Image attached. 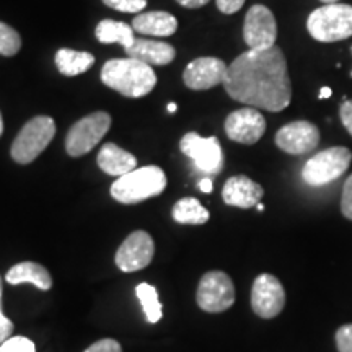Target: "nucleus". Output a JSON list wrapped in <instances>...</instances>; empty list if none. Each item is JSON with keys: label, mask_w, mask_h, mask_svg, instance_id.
Masks as SVG:
<instances>
[{"label": "nucleus", "mask_w": 352, "mask_h": 352, "mask_svg": "<svg viewBox=\"0 0 352 352\" xmlns=\"http://www.w3.org/2000/svg\"><path fill=\"white\" fill-rule=\"evenodd\" d=\"M223 87L233 100L271 113L283 111L292 100L287 63L277 46L236 57L228 65Z\"/></svg>", "instance_id": "1"}, {"label": "nucleus", "mask_w": 352, "mask_h": 352, "mask_svg": "<svg viewBox=\"0 0 352 352\" xmlns=\"http://www.w3.org/2000/svg\"><path fill=\"white\" fill-rule=\"evenodd\" d=\"M101 80L104 85L127 98H140L153 90L157 76L152 65L126 57V59L108 60L101 69Z\"/></svg>", "instance_id": "2"}, {"label": "nucleus", "mask_w": 352, "mask_h": 352, "mask_svg": "<svg viewBox=\"0 0 352 352\" xmlns=\"http://www.w3.org/2000/svg\"><path fill=\"white\" fill-rule=\"evenodd\" d=\"M166 175L160 166L147 165L120 176L113 183L111 196L121 204H138L165 191Z\"/></svg>", "instance_id": "3"}, {"label": "nucleus", "mask_w": 352, "mask_h": 352, "mask_svg": "<svg viewBox=\"0 0 352 352\" xmlns=\"http://www.w3.org/2000/svg\"><path fill=\"white\" fill-rule=\"evenodd\" d=\"M310 36L320 43H336L352 36V7L327 3L310 13L307 20Z\"/></svg>", "instance_id": "4"}, {"label": "nucleus", "mask_w": 352, "mask_h": 352, "mask_svg": "<svg viewBox=\"0 0 352 352\" xmlns=\"http://www.w3.org/2000/svg\"><path fill=\"white\" fill-rule=\"evenodd\" d=\"M56 135V122L50 116H36L21 127L12 144L10 155L16 164L28 165L41 155V152Z\"/></svg>", "instance_id": "5"}, {"label": "nucleus", "mask_w": 352, "mask_h": 352, "mask_svg": "<svg viewBox=\"0 0 352 352\" xmlns=\"http://www.w3.org/2000/svg\"><path fill=\"white\" fill-rule=\"evenodd\" d=\"M352 162V153L346 147H329L321 151L307 162L302 178L308 186H324L336 182L346 173Z\"/></svg>", "instance_id": "6"}, {"label": "nucleus", "mask_w": 352, "mask_h": 352, "mask_svg": "<svg viewBox=\"0 0 352 352\" xmlns=\"http://www.w3.org/2000/svg\"><path fill=\"white\" fill-rule=\"evenodd\" d=\"M111 127V116L104 111L91 113L70 127L65 151L70 157H82L95 148Z\"/></svg>", "instance_id": "7"}, {"label": "nucleus", "mask_w": 352, "mask_h": 352, "mask_svg": "<svg viewBox=\"0 0 352 352\" xmlns=\"http://www.w3.org/2000/svg\"><path fill=\"white\" fill-rule=\"evenodd\" d=\"M196 302L208 314L228 310L235 303V287L228 274L222 271L206 272L197 285Z\"/></svg>", "instance_id": "8"}, {"label": "nucleus", "mask_w": 352, "mask_h": 352, "mask_svg": "<svg viewBox=\"0 0 352 352\" xmlns=\"http://www.w3.org/2000/svg\"><path fill=\"white\" fill-rule=\"evenodd\" d=\"M179 148L195 162L197 170L208 175H217L222 171L223 153L217 138H201L196 132H188L179 142Z\"/></svg>", "instance_id": "9"}, {"label": "nucleus", "mask_w": 352, "mask_h": 352, "mask_svg": "<svg viewBox=\"0 0 352 352\" xmlns=\"http://www.w3.org/2000/svg\"><path fill=\"white\" fill-rule=\"evenodd\" d=\"M243 38L250 50L261 51L276 46L277 25L272 12L264 6H253L246 12Z\"/></svg>", "instance_id": "10"}, {"label": "nucleus", "mask_w": 352, "mask_h": 352, "mask_svg": "<svg viewBox=\"0 0 352 352\" xmlns=\"http://www.w3.org/2000/svg\"><path fill=\"white\" fill-rule=\"evenodd\" d=\"M285 305V290L272 274H259L253 283L252 308L261 318H276Z\"/></svg>", "instance_id": "11"}, {"label": "nucleus", "mask_w": 352, "mask_h": 352, "mask_svg": "<svg viewBox=\"0 0 352 352\" xmlns=\"http://www.w3.org/2000/svg\"><path fill=\"white\" fill-rule=\"evenodd\" d=\"M320 144V129L310 121H294L280 127L276 145L289 155H307Z\"/></svg>", "instance_id": "12"}, {"label": "nucleus", "mask_w": 352, "mask_h": 352, "mask_svg": "<svg viewBox=\"0 0 352 352\" xmlns=\"http://www.w3.org/2000/svg\"><path fill=\"white\" fill-rule=\"evenodd\" d=\"M155 254V243L147 232H132L122 241L116 253V266L124 272H134L147 267Z\"/></svg>", "instance_id": "13"}, {"label": "nucleus", "mask_w": 352, "mask_h": 352, "mask_svg": "<svg viewBox=\"0 0 352 352\" xmlns=\"http://www.w3.org/2000/svg\"><path fill=\"white\" fill-rule=\"evenodd\" d=\"M266 132V120L256 108H241L226 120V134L233 142L253 145Z\"/></svg>", "instance_id": "14"}, {"label": "nucleus", "mask_w": 352, "mask_h": 352, "mask_svg": "<svg viewBox=\"0 0 352 352\" xmlns=\"http://www.w3.org/2000/svg\"><path fill=\"white\" fill-rule=\"evenodd\" d=\"M228 65L217 57H199L184 69L183 82L191 90H209L223 83Z\"/></svg>", "instance_id": "15"}, {"label": "nucleus", "mask_w": 352, "mask_h": 352, "mask_svg": "<svg viewBox=\"0 0 352 352\" xmlns=\"http://www.w3.org/2000/svg\"><path fill=\"white\" fill-rule=\"evenodd\" d=\"M263 196L264 189L256 182H253V179H250L248 176L243 175L228 178L222 189L223 202L240 209L254 208V206L259 204Z\"/></svg>", "instance_id": "16"}, {"label": "nucleus", "mask_w": 352, "mask_h": 352, "mask_svg": "<svg viewBox=\"0 0 352 352\" xmlns=\"http://www.w3.org/2000/svg\"><path fill=\"white\" fill-rule=\"evenodd\" d=\"M126 54L148 65H166L175 59L176 51L168 43L135 38L134 44L126 50Z\"/></svg>", "instance_id": "17"}, {"label": "nucleus", "mask_w": 352, "mask_h": 352, "mask_svg": "<svg viewBox=\"0 0 352 352\" xmlns=\"http://www.w3.org/2000/svg\"><path fill=\"white\" fill-rule=\"evenodd\" d=\"M96 162H98V166L104 173L111 176H122L138 168L135 157L113 142L104 144L101 147Z\"/></svg>", "instance_id": "18"}, {"label": "nucleus", "mask_w": 352, "mask_h": 352, "mask_svg": "<svg viewBox=\"0 0 352 352\" xmlns=\"http://www.w3.org/2000/svg\"><path fill=\"white\" fill-rule=\"evenodd\" d=\"M132 28L148 36H171L178 30V20L168 12H145L135 16Z\"/></svg>", "instance_id": "19"}, {"label": "nucleus", "mask_w": 352, "mask_h": 352, "mask_svg": "<svg viewBox=\"0 0 352 352\" xmlns=\"http://www.w3.org/2000/svg\"><path fill=\"white\" fill-rule=\"evenodd\" d=\"M6 280L12 285L33 284L39 290H50L52 287V279L50 271L34 261H23L12 266L6 274Z\"/></svg>", "instance_id": "20"}, {"label": "nucleus", "mask_w": 352, "mask_h": 352, "mask_svg": "<svg viewBox=\"0 0 352 352\" xmlns=\"http://www.w3.org/2000/svg\"><path fill=\"white\" fill-rule=\"evenodd\" d=\"M96 39L103 44H113L118 43L121 44L124 50L134 44V28L131 25L122 23V21H114V20H101L98 26H96Z\"/></svg>", "instance_id": "21"}, {"label": "nucleus", "mask_w": 352, "mask_h": 352, "mask_svg": "<svg viewBox=\"0 0 352 352\" xmlns=\"http://www.w3.org/2000/svg\"><path fill=\"white\" fill-rule=\"evenodd\" d=\"M95 64V56L90 52L59 50L56 54V65L63 76L76 77L78 74L87 72Z\"/></svg>", "instance_id": "22"}, {"label": "nucleus", "mask_w": 352, "mask_h": 352, "mask_svg": "<svg viewBox=\"0 0 352 352\" xmlns=\"http://www.w3.org/2000/svg\"><path fill=\"white\" fill-rule=\"evenodd\" d=\"M175 222L184 226H202L209 220V210L201 204L196 197H183L173 208Z\"/></svg>", "instance_id": "23"}, {"label": "nucleus", "mask_w": 352, "mask_h": 352, "mask_svg": "<svg viewBox=\"0 0 352 352\" xmlns=\"http://www.w3.org/2000/svg\"><path fill=\"white\" fill-rule=\"evenodd\" d=\"M135 294H138L140 305L144 308V314H145V320L148 323H157V321L162 320V303L160 298H158V292L153 285L142 283L135 287Z\"/></svg>", "instance_id": "24"}, {"label": "nucleus", "mask_w": 352, "mask_h": 352, "mask_svg": "<svg viewBox=\"0 0 352 352\" xmlns=\"http://www.w3.org/2000/svg\"><path fill=\"white\" fill-rule=\"evenodd\" d=\"M21 38L16 30L0 21V54L12 57L20 51Z\"/></svg>", "instance_id": "25"}, {"label": "nucleus", "mask_w": 352, "mask_h": 352, "mask_svg": "<svg viewBox=\"0 0 352 352\" xmlns=\"http://www.w3.org/2000/svg\"><path fill=\"white\" fill-rule=\"evenodd\" d=\"M0 352H36V346L25 336H10L0 344Z\"/></svg>", "instance_id": "26"}, {"label": "nucleus", "mask_w": 352, "mask_h": 352, "mask_svg": "<svg viewBox=\"0 0 352 352\" xmlns=\"http://www.w3.org/2000/svg\"><path fill=\"white\" fill-rule=\"evenodd\" d=\"M103 3L114 10L126 13L140 12L147 7V0H103Z\"/></svg>", "instance_id": "27"}, {"label": "nucleus", "mask_w": 352, "mask_h": 352, "mask_svg": "<svg viewBox=\"0 0 352 352\" xmlns=\"http://www.w3.org/2000/svg\"><path fill=\"white\" fill-rule=\"evenodd\" d=\"M336 346L340 352H352V324H344L338 329Z\"/></svg>", "instance_id": "28"}, {"label": "nucleus", "mask_w": 352, "mask_h": 352, "mask_svg": "<svg viewBox=\"0 0 352 352\" xmlns=\"http://www.w3.org/2000/svg\"><path fill=\"white\" fill-rule=\"evenodd\" d=\"M341 212L346 219L352 220V175L346 179L344 188H342L341 197Z\"/></svg>", "instance_id": "29"}, {"label": "nucleus", "mask_w": 352, "mask_h": 352, "mask_svg": "<svg viewBox=\"0 0 352 352\" xmlns=\"http://www.w3.org/2000/svg\"><path fill=\"white\" fill-rule=\"evenodd\" d=\"M13 321L7 318L2 311V277H0V344L7 341L13 333Z\"/></svg>", "instance_id": "30"}, {"label": "nucleus", "mask_w": 352, "mask_h": 352, "mask_svg": "<svg viewBox=\"0 0 352 352\" xmlns=\"http://www.w3.org/2000/svg\"><path fill=\"white\" fill-rule=\"evenodd\" d=\"M83 352H122V347L116 340H109V338H107V340H100L94 342V344L87 347Z\"/></svg>", "instance_id": "31"}, {"label": "nucleus", "mask_w": 352, "mask_h": 352, "mask_svg": "<svg viewBox=\"0 0 352 352\" xmlns=\"http://www.w3.org/2000/svg\"><path fill=\"white\" fill-rule=\"evenodd\" d=\"M217 2V8L226 15H232V13H236L243 7L245 0H215Z\"/></svg>", "instance_id": "32"}, {"label": "nucleus", "mask_w": 352, "mask_h": 352, "mask_svg": "<svg viewBox=\"0 0 352 352\" xmlns=\"http://www.w3.org/2000/svg\"><path fill=\"white\" fill-rule=\"evenodd\" d=\"M340 118L342 126L346 127V131L352 135V100L351 101H344L340 108Z\"/></svg>", "instance_id": "33"}, {"label": "nucleus", "mask_w": 352, "mask_h": 352, "mask_svg": "<svg viewBox=\"0 0 352 352\" xmlns=\"http://www.w3.org/2000/svg\"><path fill=\"white\" fill-rule=\"evenodd\" d=\"M176 2L186 8H199V7L208 6L210 0H176Z\"/></svg>", "instance_id": "34"}, {"label": "nucleus", "mask_w": 352, "mask_h": 352, "mask_svg": "<svg viewBox=\"0 0 352 352\" xmlns=\"http://www.w3.org/2000/svg\"><path fill=\"white\" fill-rule=\"evenodd\" d=\"M199 189L202 192H206V195H209L210 191H212V182H210L209 178H204L199 182Z\"/></svg>", "instance_id": "35"}, {"label": "nucleus", "mask_w": 352, "mask_h": 352, "mask_svg": "<svg viewBox=\"0 0 352 352\" xmlns=\"http://www.w3.org/2000/svg\"><path fill=\"white\" fill-rule=\"evenodd\" d=\"M331 95H333L331 88H329V87H323V88H321L318 98H320V100H324V98H329V96H331Z\"/></svg>", "instance_id": "36"}, {"label": "nucleus", "mask_w": 352, "mask_h": 352, "mask_svg": "<svg viewBox=\"0 0 352 352\" xmlns=\"http://www.w3.org/2000/svg\"><path fill=\"white\" fill-rule=\"evenodd\" d=\"M166 109H168V113H175L176 109H178V107H176L175 103H168V107H166Z\"/></svg>", "instance_id": "37"}, {"label": "nucleus", "mask_w": 352, "mask_h": 352, "mask_svg": "<svg viewBox=\"0 0 352 352\" xmlns=\"http://www.w3.org/2000/svg\"><path fill=\"white\" fill-rule=\"evenodd\" d=\"M320 2H323V6H327V3H340V0H320Z\"/></svg>", "instance_id": "38"}, {"label": "nucleus", "mask_w": 352, "mask_h": 352, "mask_svg": "<svg viewBox=\"0 0 352 352\" xmlns=\"http://www.w3.org/2000/svg\"><path fill=\"white\" fill-rule=\"evenodd\" d=\"M3 132V120H2V114H0V135H2Z\"/></svg>", "instance_id": "39"}, {"label": "nucleus", "mask_w": 352, "mask_h": 352, "mask_svg": "<svg viewBox=\"0 0 352 352\" xmlns=\"http://www.w3.org/2000/svg\"><path fill=\"white\" fill-rule=\"evenodd\" d=\"M256 208H258V210H259V212H263V210H264V206L261 204V202H259V204L256 206Z\"/></svg>", "instance_id": "40"}, {"label": "nucleus", "mask_w": 352, "mask_h": 352, "mask_svg": "<svg viewBox=\"0 0 352 352\" xmlns=\"http://www.w3.org/2000/svg\"><path fill=\"white\" fill-rule=\"evenodd\" d=\"M351 51H352V47H351ZM351 77H352V72H351Z\"/></svg>", "instance_id": "41"}]
</instances>
